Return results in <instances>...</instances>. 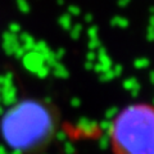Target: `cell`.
<instances>
[{
  "label": "cell",
  "mask_w": 154,
  "mask_h": 154,
  "mask_svg": "<svg viewBox=\"0 0 154 154\" xmlns=\"http://www.w3.org/2000/svg\"><path fill=\"white\" fill-rule=\"evenodd\" d=\"M113 154H154V108L137 102L123 107L109 126Z\"/></svg>",
  "instance_id": "obj_1"
}]
</instances>
